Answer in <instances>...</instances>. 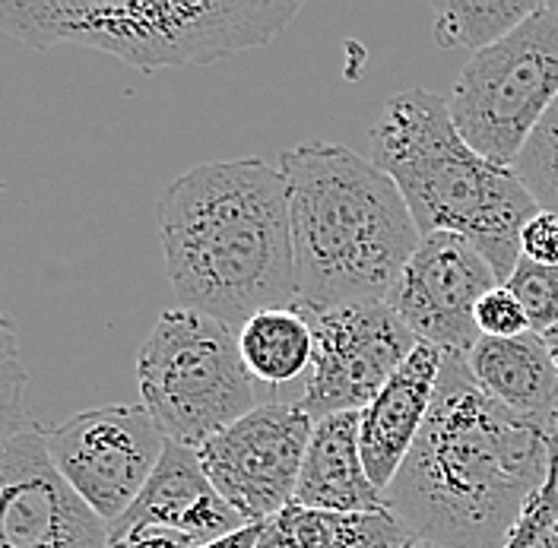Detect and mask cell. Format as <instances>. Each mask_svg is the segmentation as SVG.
I'll return each instance as SVG.
<instances>
[{"instance_id": "7c38bea8", "label": "cell", "mask_w": 558, "mask_h": 548, "mask_svg": "<svg viewBox=\"0 0 558 548\" xmlns=\"http://www.w3.org/2000/svg\"><path fill=\"white\" fill-rule=\"evenodd\" d=\"M0 548H108V523L58 473L38 428L0 445Z\"/></svg>"}, {"instance_id": "484cf974", "label": "cell", "mask_w": 558, "mask_h": 548, "mask_svg": "<svg viewBox=\"0 0 558 548\" xmlns=\"http://www.w3.org/2000/svg\"><path fill=\"white\" fill-rule=\"evenodd\" d=\"M108 548H201L194 539L166 529V526H131V529H108Z\"/></svg>"}, {"instance_id": "4fadbf2b", "label": "cell", "mask_w": 558, "mask_h": 548, "mask_svg": "<svg viewBox=\"0 0 558 548\" xmlns=\"http://www.w3.org/2000/svg\"><path fill=\"white\" fill-rule=\"evenodd\" d=\"M445 365V352L428 343H418L413 355L393 372L378 390V397L359 412V447L362 463L375 488L387 491L407 463L410 450L422 435L428 412L438 393V377Z\"/></svg>"}, {"instance_id": "f546056e", "label": "cell", "mask_w": 558, "mask_h": 548, "mask_svg": "<svg viewBox=\"0 0 558 548\" xmlns=\"http://www.w3.org/2000/svg\"><path fill=\"white\" fill-rule=\"evenodd\" d=\"M549 7H553V10H556V13H558V0H549Z\"/></svg>"}, {"instance_id": "603a6c76", "label": "cell", "mask_w": 558, "mask_h": 548, "mask_svg": "<svg viewBox=\"0 0 558 548\" xmlns=\"http://www.w3.org/2000/svg\"><path fill=\"white\" fill-rule=\"evenodd\" d=\"M505 285L518 295L533 333L543 337L558 327V267H543L521 257Z\"/></svg>"}, {"instance_id": "52a82bcc", "label": "cell", "mask_w": 558, "mask_h": 548, "mask_svg": "<svg viewBox=\"0 0 558 548\" xmlns=\"http://www.w3.org/2000/svg\"><path fill=\"white\" fill-rule=\"evenodd\" d=\"M558 99V13L543 3L526 23L470 58L451 89L457 134L480 156L514 166Z\"/></svg>"}, {"instance_id": "3957f363", "label": "cell", "mask_w": 558, "mask_h": 548, "mask_svg": "<svg viewBox=\"0 0 558 548\" xmlns=\"http://www.w3.org/2000/svg\"><path fill=\"white\" fill-rule=\"evenodd\" d=\"M279 172L289 187L299 308L387 302L422 241L393 178L375 159L320 139L286 149Z\"/></svg>"}, {"instance_id": "ac0fdd59", "label": "cell", "mask_w": 558, "mask_h": 548, "mask_svg": "<svg viewBox=\"0 0 558 548\" xmlns=\"http://www.w3.org/2000/svg\"><path fill=\"white\" fill-rule=\"evenodd\" d=\"M244 368L257 383L279 390L312 375L314 327L299 305L254 314L239 327Z\"/></svg>"}, {"instance_id": "4316f807", "label": "cell", "mask_w": 558, "mask_h": 548, "mask_svg": "<svg viewBox=\"0 0 558 548\" xmlns=\"http://www.w3.org/2000/svg\"><path fill=\"white\" fill-rule=\"evenodd\" d=\"M201 548H260V523H247L239 533L222 536V539H216V543Z\"/></svg>"}, {"instance_id": "d4e9b609", "label": "cell", "mask_w": 558, "mask_h": 548, "mask_svg": "<svg viewBox=\"0 0 558 548\" xmlns=\"http://www.w3.org/2000/svg\"><path fill=\"white\" fill-rule=\"evenodd\" d=\"M521 257L543 264V267H558V216L539 209L521 229Z\"/></svg>"}, {"instance_id": "d6986e66", "label": "cell", "mask_w": 558, "mask_h": 548, "mask_svg": "<svg viewBox=\"0 0 558 548\" xmlns=\"http://www.w3.org/2000/svg\"><path fill=\"white\" fill-rule=\"evenodd\" d=\"M539 7L536 0H432V35L445 51L466 48L480 54L514 33Z\"/></svg>"}, {"instance_id": "9a60e30c", "label": "cell", "mask_w": 558, "mask_h": 548, "mask_svg": "<svg viewBox=\"0 0 558 548\" xmlns=\"http://www.w3.org/2000/svg\"><path fill=\"white\" fill-rule=\"evenodd\" d=\"M466 368L495 403L558 435V368L539 333L483 337L466 355Z\"/></svg>"}, {"instance_id": "2e32d148", "label": "cell", "mask_w": 558, "mask_h": 548, "mask_svg": "<svg viewBox=\"0 0 558 548\" xmlns=\"http://www.w3.org/2000/svg\"><path fill=\"white\" fill-rule=\"evenodd\" d=\"M295 504L320 511H384L387 498L368 479L359 447V412H340L314 422L305 450Z\"/></svg>"}, {"instance_id": "9c48e42d", "label": "cell", "mask_w": 558, "mask_h": 548, "mask_svg": "<svg viewBox=\"0 0 558 548\" xmlns=\"http://www.w3.org/2000/svg\"><path fill=\"white\" fill-rule=\"evenodd\" d=\"M314 418L292 403H260L197 450L216 491L244 523H267L295 501Z\"/></svg>"}, {"instance_id": "f1b7e54d", "label": "cell", "mask_w": 558, "mask_h": 548, "mask_svg": "<svg viewBox=\"0 0 558 548\" xmlns=\"http://www.w3.org/2000/svg\"><path fill=\"white\" fill-rule=\"evenodd\" d=\"M407 548H435V546H425V543H416V539H413Z\"/></svg>"}, {"instance_id": "5b68a950", "label": "cell", "mask_w": 558, "mask_h": 548, "mask_svg": "<svg viewBox=\"0 0 558 548\" xmlns=\"http://www.w3.org/2000/svg\"><path fill=\"white\" fill-rule=\"evenodd\" d=\"M299 10V0L0 3V29L38 51L76 45L153 73L162 68L213 64L267 45L295 20Z\"/></svg>"}, {"instance_id": "6da1fadb", "label": "cell", "mask_w": 558, "mask_h": 548, "mask_svg": "<svg viewBox=\"0 0 558 548\" xmlns=\"http://www.w3.org/2000/svg\"><path fill=\"white\" fill-rule=\"evenodd\" d=\"M556 453V431L495 403L466 358L445 355L428 422L384 491L387 511L425 546L501 548Z\"/></svg>"}, {"instance_id": "ba28073f", "label": "cell", "mask_w": 558, "mask_h": 548, "mask_svg": "<svg viewBox=\"0 0 558 548\" xmlns=\"http://www.w3.org/2000/svg\"><path fill=\"white\" fill-rule=\"evenodd\" d=\"M169 438L143 406H96L45 431V447L68 485L102 516L118 523L140 498Z\"/></svg>"}, {"instance_id": "83f0119b", "label": "cell", "mask_w": 558, "mask_h": 548, "mask_svg": "<svg viewBox=\"0 0 558 548\" xmlns=\"http://www.w3.org/2000/svg\"><path fill=\"white\" fill-rule=\"evenodd\" d=\"M543 340H546V345H549V355H553V362H556V368H558V327H553L549 333H543Z\"/></svg>"}, {"instance_id": "4dcf8cb0", "label": "cell", "mask_w": 558, "mask_h": 548, "mask_svg": "<svg viewBox=\"0 0 558 548\" xmlns=\"http://www.w3.org/2000/svg\"><path fill=\"white\" fill-rule=\"evenodd\" d=\"M0 194H3V184H0Z\"/></svg>"}, {"instance_id": "cb8c5ba5", "label": "cell", "mask_w": 558, "mask_h": 548, "mask_svg": "<svg viewBox=\"0 0 558 548\" xmlns=\"http://www.w3.org/2000/svg\"><path fill=\"white\" fill-rule=\"evenodd\" d=\"M476 327L483 337H495V340H511V337L530 333L526 310L508 285H495L483 295V302L476 305Z\"/></svg>"}, {"instance_id": "ffe728a7", "label": "cell", "mask_w": 558, "mask_h": 548, "mask_svg": "<svg viewBox=\"0 0 558 548\" xmlns=\"http://www.w3.org/2000/svg\"><path fill=\"white\" fill-rule=\"evenodd\" d=\"M511 169L521 178L533 204L558 216V99L523 143L521 156Z\"/></svg>"}, {"instance_id": "44dd1931", "label": "cell", "mask_w": 558, "mask_h": 548, "mask_svg": "<svg viewBox=\"0 0 558 548\" xmlns=\"http://www.w3.org/2000/svg\"><path fill=\"white\" fill-rule=\"evenodd\" d=\"M26 365L20 355L16 327L0 310V445L16 438L26 425Z\"/></svg>"}, {"instance_id": "8fae6325", "label": "cell", "mask_w": 558, "mask_h": 548, "mask_svg": "<svg viewBox=\"0 0 558 548\" xmlns=\"http://www.w3.org/2000/svg\"><path fill=\"white\" fill-rule=\"evenodd\" d=\"M495 285L501 282L473 241L451 232H432L422 235L403 273L397 276L387 305L418 343L466 358L483 340L476 327V305Z\"/></svg>"}, {"instance_id": "277c9868", "label": "cell", "mask_w": 558, "mask_h": 548, "mask_svg": "<svg viewBox=\"0 0 558 548\" xmlns=\"http://www.w3.org/2000/svg\"><path fill=\"white\" fill-rule=\"evenodd\" d=\"M372 159L393 178L418 235L473 241L505 285L521 264V229L539 212L514 169L488 162L457 134L432 89L390 96L372 127Z\"/></svg>"}, {"instance_id": "7a4b0ae2", "label": "cell", "mask_w": 558, "mask_h": 548, "mask_svg": "<svg viewBox=\"0 0 558 548\" xmlns=\"http://www.w3.org/2000/svg\"><path fill=\"white\" fill-rule=\"evenodd\" d=\"M159 241L178 308L239 330L260 310L299 305L279 166L247 156L178 174L159 200Z\"/></svg>"}, {"instance_id": "5bb4252c", "label": "cell", "mask_w": 558, "mask_h": 548, "mask_svg": "<svg viewBox=\"0 0 558 548\" xmlns=\"http://www.w3.org/2000/svg\"><path fill=\"white\" fill-rule=\"evenodd\" d=\"M131 526H166L197 546H209L222 536L239 533L247 526L242 514L216 491V485L201 466L194 447L169 441L162 450L159 466L153 470L149 482L143 485L140 498L131 511L111 523L108 529H131Z\"/></svg>"}, {"instance_id": "30bf717a", "label": "cell", "mask_w": 558, "mask_h": 548, "mask_svg": "<svg viewBox=\"0 0 558 548\" xmlns=\"http://www.w3.org/2000/svg\"><path fill=\"white\" fill-rule=\"evenodd\" d=\"M308 317L314 327V362L295 403L314 422L365 410L418 345L387 302L349 305Z\"/></svg>"}, {"instance_id": "7402d4cb", "label": "cell", "mask_w": 558, "mask_h": 548, "mask_svg": "<svg viewBox=\"0 0 558 548\" xmlns=\"http://www.w3.org/2000/svg\"><path fill=\"white\" fill-rule=\"evenodd\" d=\"M501 548H558V453L549 476L526 498Z\"/></svg>"}, {"instance_id": "e0dca14e", "label": "cell", "mask_w": 558, "mask_h": 548, "mask_svg": "<svg viewBox=\"0 0 558 548\" xmlns=\"http://www.w3.org/2000/svg\"><path fill=\"white\" fill-rule=\"evenodd\" d=\"M410 529L384 511H320L289 504L260 523V548H407Z\"/></svg>"}, {"instance_id": "8992f818", "label": "cell", "mask_w": 558, "mask_h": 548, "mask_svg": "<svg viewBox=\"0 0 558 548\" xmlns=\"http://www.w3.org/2000/svg\"><path fill=\"white\" fill-rule=\"evenodd\" d=\"M137 380L143 410L159 431L194 450L260 406L239 330L191 308L159 314L140 345Z\"/></svg>"}]
</instances>
